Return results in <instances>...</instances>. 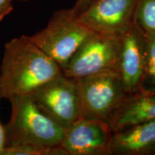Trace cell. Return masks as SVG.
<instances>
[{"label":"cell","instance_id":"1","mask_svg":"<svg viewBox=\"0 0 155 155\" xmlns=\"http://www.w3.org/2000/svg\"><path fill=\"white\" fill-rule=\"evenodd\" d=\"M10 117L4 125L2 155H61L66 129L49 117L30 96L9 100Z\"/></svg>","mask_w":155,"mask_h":155},{"label":"cell","instance_id":"2","mask_svg":"<svg viewBox=\"0 0 155 155\" xmlns=\"http://www.w3.org/2000/svg\"><path fill=\"white\" fill-rule=\"evenodd\" d=\"M63 73L61 67L28 36L12 38L5 45L0 65L3 98L30 96L34 91Z\"/></svg>","mask_w":155,"mask_h":155},{"label":"cell","instance_id":"3","mask_svg":"<svg viewBox=\"0 0 155 155\" xmlns=\"http://www.w3.org/2000/svg\"><path fill=\"white\" fill-rule=\"evenodd\" d=\"M92 32L78 20L72 8L63 9L53 13L45 28L28 38L63 71Z\"/></svg>","mask_w":155,"mask_h":155},{"label":"cell","instance_id":"4","mask_svg":"<svg viewBox=\"0 0 155 155\" xmlns=\"http://www.w3.org/2000/svg\"><path fill=\"white\" fill-rule=\"evenodd\" d=\"M30 96L45 114L65 129L84 117L76 80L63 73L44 83Z\"/></svg>","mask_w":155,"mask_h":155},{"label":"cell","instance_id":"5","mask_svg":"<svg viewBox=\"0 0 155 155\" xmlns=\"http://www.w3.org/2000/svg\"><path fill=\"white\" fill-rule=\"evenodd\" d=\"M76 82L84 117L107 121L127 95L116 70H106L77 79Z\"/></svg>","mask_w":155,"mask_h":155},{"label":"cell","instance_id":"6","mask_svg":"<svg viewBox=\"0 0 155 155\" xmlns=\"http://www.w3.org/2000/svg\"><path fill=\"white\" fill-rule=\"evenodd\" d=\"M119 35L93 32L70 60L63 74L77 80L106 70L117 71Z\"/></svg>","mask_w":155,"mask_h":155},{"label":"cell","instance_id":"7","mask_svg":"<svg viewBox=\"0 0 155 155\" xmlns=\"http://www.w3.org/2000/svg\"><path fill=\"white\" fill-rule=\"evenodd\" d=\"M139 0H94L77 15L92 32L119 35L134 25Z\"/></svg>","mask_w":155,"mask_h":155},{"label":"cell","instance_id":"8","mask_svg":"<svg viewBox=\"0 0 155 155\" xmlns=\"http://www.w3.org/2000/svg\"><path fill=\"white\" fill-rule=\"evenodd\" d=\"M113 133L105 120L83 117L67 128L59 147L65 155L111 154Z\"/></svg>","mask_w":155,"mask_h":155},{"label":"cell","instance_id":"9","mask_svg":"<svg viewBox=\"0 0 155 155\" xmlns=\"http://www.w3.org/2000/svg\"><path fill=\"white\" fill-rule=\"evenodd\" d=\"M117 71L127 94L144 88L146 84V42L135 25L119 35Z\"/></svg>","mask_w":155,"mask_h":155},{"label":"cell","instance_id":"10","mask_svg":"<svg viewBox=\"0 0 155 155\" xmlns=\"http://www.w3.org/2000/svg\"><path fill=\"white\" fill-rule=\"evenodd\" d=\"M155 119V87L127 94L108 120L113 132Z\"/></svg>","mask_w":155,"mask_h":155},{"label":"cell","instance_id":"11","mask_svg":"<svg viewBox=\"0 0 155 155\" xmlns=\"http://www.w3.org/2000/svg\"><path fill=\"white\" fill-rule=\"evenodd\" d=\"M155 150V119L114 131L111 154H152Z\"/></svg>","mask_w":155,"mask_h":155},{"label":"cell","instance_id":"12","mask_svg":"<svg viewBox=\"0 0 155 155\" xmlns=\"http://www.w3.org/2000/svg\"><path fill=\"white\" fill-rule=\"evenodd\" d=\"M134 25L144 36L155 37V0H139Z\"/></svg>","mask_w":155,"mask_h":155},{"label":"cell","instance_id":"13","mask_svg":"<svg viewBox=\"0 0 155 155\" xmlns=\"http://www.w3.org/2000/svg\"><path fill=\"white\" fill-rule=\"evenodd\" d=\"M144 38L146 42V83L155 87V37L144 36Z\"/></svg>","mask_w":155,"mask_h":155},{"label":"cell","instance_id":"14","mask_svg":"<svg viewBox=\"0 0 155 155\" xmlns=\"http://www.w3.org/2000/svg\"><path fill=\"white\" fill-rule=\"evenodd\" d=\"M15 0H0V22L13 10Z\"/></svg>","mask_w":155,"mask_h":155},{"label":"cell","instance_id":"15","mask_svg":"<svg viewBox=\"0 0 155 155\" xmlns=\"http://www.w3.org/2000/svg\"><path fill=\"white\" fill-rule=\"evenodd\" d=\"M94 0H76L73 7V10L76 15H78L83 10H84Z\"/></svg>","mask_w":155,"mask_h":155},{"label":"cell","instance_id":"16","mask_svg":"<svg viewBox=\"0 0 155 155\" xmlns=\"http://www.w3.org/2000/svg\"><path fill=\"white\" fill-rule=\"evenodd\" d=\"M3 98L2 92L1 85H0V102ZM4 148H5V137H4V125L0 122V155H2Z\"/></svg>","mask_w":155,"mask_h":155},{"label":"cell","instance_id":"17","mask_svg":"<svg viewBox=\"0 0 155 155\" xmlns=\"http://www.w3.org/2000/svg\"><path fill=\"white\" fill-rule=\"evenodd\" d=\"M152 154H154V155H155V150H154V152H152Z\"/></svg>","mask_w":155,"mask_h":155},{"label":"cell","instance_id":"18","mask_svg":"<svg viewBox=\"0 0 155 155\" xmlns=\"http://www.w3.org/2000/svg\"><path fill=\"white\" fill-rule=\"evenodd\" d=\"M22 1H26V0H22Z\"/></svg>","mask_w":155,"mask_h":155}]
</instances>
